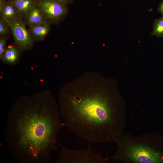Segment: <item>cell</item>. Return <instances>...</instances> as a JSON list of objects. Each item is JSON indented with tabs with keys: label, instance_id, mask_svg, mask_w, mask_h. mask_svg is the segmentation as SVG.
Masks as SVG:
<instances>
[{
	"label": "cell",
	"instance_id": "obj_1",
	"mask_svg": "<svg viewBox=\"0 0 163 163\" xmlns=\"http://www.w3.org/2000/svg\"><path fill=\"white\" fill-rule=\"evenodd\" d=\"M53 97L47 92L22 97L8 115L4 139L9 152L20 163H47L57 148L64 126Z\"/></svg>",
	"mask_w": 163,
	"mask_h": 163
},
{
	"label": "cell",
	"instance_id": "obj_2",
	"mask_svg": "<svg viewBox=\"0 0 163 163\" xmlns=\"http://www.w3.org/2000/svg\"><path fill=\"white\" fill-rule=\"evenodd\" d=\"M112 101L106 94L61 95L59 111L64 126L90 143L114 139L118 116Z\"/></svg>",
	"mask_w": 163,
	"mask_h": 163
},
{
	"label": "cell",
	"instance_id": "obj_3",
	"mask_svg": "<svg viewBox=\"0 0 163 163\" xmlns=\"http://www.w3.org/2000/svg\"><path fill=\"white\" fill-rule=\"evenodd\" d=\"M103 159L94 152L90 145L80 149H72L63 147L55 163H102Z\"/></svg>",
	"mask_w": 163,
	"mask_h": 163
},
{
	"label": "cell",
	"instance_id": "obj_4",
	"mask_svg": "<svg viewBox=\"0 0 163 163\" xmlns=\"http://www.w3.org/2000/svg\"><path fill=\"white\" fill-rule=\"evenodd\" d=\"M126 154L133 161L139 163L163 162V157L159 152L147 146L141 145L127 147Z\"/></svg>",
	"mask_w": 163,
	"mask_h": 163
},
{
	"label": "cell",
	"instance_id": "obj_5",
	"mask_svg": "<svg viewBox=\"0 0 163 163\" xmlns=\"http://www.w3.org/2000/svg\"><path fill=\"white\" fill-rule=\"evenodd\" d=\"M8 24L18 45L23 49L30 48L33 44V40L22 19L17 17Z\"/></svg>",
	"mask_w": 163,
	"mask_h": 163
},
{
	"label": "cell",
	"instance_id": "obj_6",
	"mask_svg": "<svg viewBox=\"0 0 163 163\" xmlns=\"http://www.w3.org/2000/svg\"><path fill=\"white\" fill-rule=\"evenodd\" d=\"M65 4L57 0H40L38 7L47 19L55 22L66 14L67 9Z\"/></svg>",
	"mask_w": 163,
	"mask_h": 163
},
{
	"label": "cell",
	"instance_id": "obj_7",
	"mask_svg": "<svg viewBox=\"0 0 163 163\" xmlns=\"http://www.w3.org/2000/svg\"><path fill=\"white\" fill-rule=\"evenodd\" d=\"M26 15L27 23L30 26L47 22V18L38 6L34 5Z\"/></svg>",
	"mask_w": 163,
	"mask_h": 163
},
{
	"label": "cell",
	"instance_id": "obj_8",
	"mask_svg": "<svg viewBox=\"0 0 163 163\" xmlns=\"http://www.w3.org/2000/svg\"><path fill=\"white\" fill-rule=\"evenodd\" d=\"M50 29L49 25L46 22L30 26L29 32L35 39L41 40L46 36Z\"/></svg>",
	"mask_w": 163,
	"mask_h": 163
},
{
	"label": "cell",
	"instance_id": "obj_9",
	"mask_svg": "<svg viewBox=\"0 0 163 163\" xmlns=\"http://www.w3.org/2000/svg\"><path fill=\"white\" fill-rule=\"evenodd\" d=\"M13 4L20 14L27 15L34 6L33 0H15Z\"/></svg>",
	"mask_w": 163,
	"mask_h": 163
},
{
	"label": "cell",
	"instance_id": "obj_10",
	"mask_svg": "<svg viewBox=\"0 0 163 163\" xmlns=\"http://www.w3.org/2000/svg\"><path fill=\"white\" fill-rule=\"evenodd\" d=\"M16 11L13 3H5L0 11L2 18L8 23L17 17Z\"/></svg>",
	"mask_w": 163,
	"mask_h": 163
},
{
	"label": "cell",
	"instance_id": "obj_11",
	"mask_svg": "<svg viewBox=\"0 0 163 163\" xmlns=\"http://www.w3.org/2000/svg\"><path fill=\"white\" fill-rule=\"evenodd\" d=\"M19 56V51L14 46H11L6 49L1 59L6 62L13 63L18 60Z\"/></svg>",
	"mask_w": 163,
	"mask_h": 163
},
{
	"label": "cell",
	"instance_id": "obj_12",
	"mask_svg": "<svg viewBox=\"0 0 163 163\" xmlns=\"http://www.w3.org/2000/svg\"><path fill=\"white\" fill-rule=\"evenodd\" d=\"M151 35L157 37H163V16L158 18L154 21Z\"/></svg>",
	"mask_w": 163,
	"mask_h": 163
},
{
	"label": "cell",
	"instance_id": "obj_13",
	"mask_svg": "<svg viewBox=\"0 0 163 163\" xmlns=\"http://www.w3.org/2000/svg\"><path fill=\"white\" fill-rule=\"evenodd\" d=\"M8 23L2 18L0 19V35H2L5 34L8 30Z\"/></svg>",
	"mask_w": 163,
	"mask_h": 163
},
{
	"label": "cell",
	"instance_id": "obj_14",
	"mask_svg": "<svg viewBox=\"0 0 163 163\" xmlns=\"http://www.w3.org/2000/svg\"><path fill=\"white\" fill-rule=\"evenodd\" d=\"M6 50L5 39L4 38H1L0 39V57L1 59Z\"/></svg>",
	"mask_w": 163,
	"mask_h": 163
},
{
	"label": "cell",
	"instance_id": "obj_15",
	"mask_svg": "<svg viewBox=\"0 0 163 163\" xmlns=\"http://www.w3.org/2000/svg\"><path fill=\"white\" fill-rule=\"evenodd\" d=\"M158 11L163 16V0L160 3L158 7Z\"/></svg>",
	"mask_w": 163,
	"mask_h": 163
},
{
	"label": "cell",
	"instance_id": "obj_16",
	"mask_svg": "<svg viewBox=\"0 0 163 163\" xmlns=\"http://www.w3.org/2000/svg\"><path fill=\"white\" fill-rule=\"evenodd\" d=\"M5 3L4 0H0V12L2 11Z\"/></svg>",
	"mask_w": 163,
	"mask_h": 163
},
{
	"label": "cell",
	"instance_id": "obj_17",
	"mask_svg": "<svg viewBox=\"0 0 163 163\" xmlns=\"http://www.w3.org/2000/svg\"><path fill=\"white\" fill-rule=\"evenodd\" d=\"M60 2H61L65 4L71 1L72 0H57Z\"/></svg>",
	"mask_w": 163,
	"mask_h": 163
},
{
	"label": "cell",
	"instance_id": "obj_18",
	"mask_svg": "<svg viewBox=\"0 0 163 163\" xmlns=\"http://www.w3.org/2000/svg\"></svg>",
	"mask_w": 163,
	"mask_h": 163
}]
</instances>
